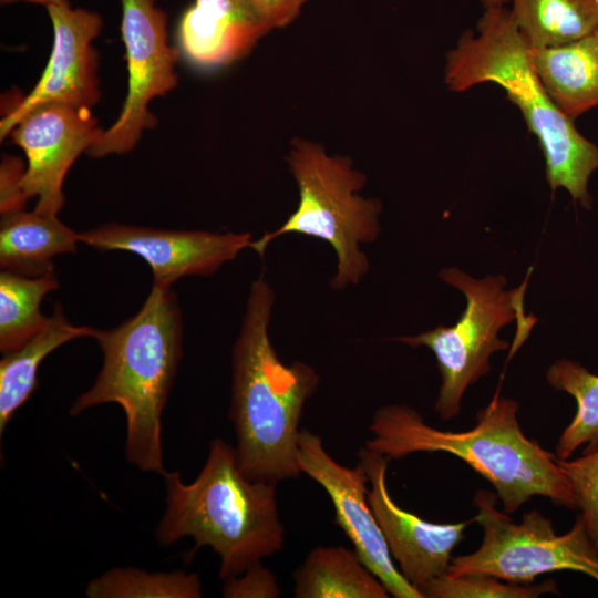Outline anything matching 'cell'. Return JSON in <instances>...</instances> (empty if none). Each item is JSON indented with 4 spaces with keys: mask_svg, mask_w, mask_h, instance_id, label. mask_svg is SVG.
I'll use <instances>...</instances> for the list:
<instances>
[{
    "mask_svg": "<svg viewBox=\"0 0 598 598\" xmlns=\"http://www.w3.org/2000/svg\"><path fill=\"white\" fill-rule=\"evenodd\" d=\"M275 293L261 275L249 292L233 349L230 420L241 473L277 484L301 474L297 463L299 423L320 378L309 364H286L269 337Z\"/></svg>",
    "mask_w": 598,
    "mask_h": 598,
    "instance_id": "obj_1",
    "label": "cell"
},
{
    "mask_svg": "<svg viewBox=\"0 0 598 598\" xmlns=\"http://www.w3.org/2000/svg\"><path fill=\"white\" fill-rule=\"evenodd\" d=\"M517 410L515 400L499 396L497 391L477 412L472 429L452 432L429 425L408 405H384L372 417V437L365 447L390 460L419 452L453 454L493 485L507 514L534 496L548 498L556 506L577 508L557 456L524 434Z\"/></svg>",
    "mask_w": 598,
    "mask_h": 598,
    "instance_id": "obj_2",
    "label": "cell"
},
{
    "mask_svg": "<svg viewBox=\"0 0 598 598\" xmlns=\"http://www.w3.org/2000/svg\"><path fill=\"white\" fill-rule=\"evenodd\" d=\"M103 354L93 385L70 408L76 416L105 403L126 419L125 455L143 472L162 474V413L182 358L183 320L172 287L153 285L138 312L110 330L94 329Z\"/></svg>",
    "mask_w": 598,
    "mask_h": 598,
    "instance_id": "obj_3",
    "label": "cell"
},
{
    "mask_svg": "<svg viewBox=\"0 0 598 598\" xmlns=\"http://www.w3.org/2000/svg\"><path fill=\"white\" fill-rule=\"evenodd\" d=\"M533 48L504 6L485 8L476 31H465L448 51L445 83L454 92L493 82L520 110L529 132L539 142L546 178L555 190L565 188L573 200L590 209V175L598 169V146L584 137L574 121L553 103L533 62Z\"/></svg>",
    "mask_w": 598,
    "mask_h": 598,
    "instance_id": "obj_4",
    "label": "cell"
},
{
    "mask_svg": "<svg viewBox=\"0 0 598 598\" xmlns=\"http://www.w3.org/2000/svg\"><path fill=\"white\" fill-rule=\"evenodd\" d=\"M166 487V508L155 538L172 545L193 538L209 546L220 558L219 577L244 573L285 546L276 485L251 481L239 470L235 448L220 437L209 443L206 462L192 483L179 471L161 474Z\"/></svg>",
    "mask_w": 598,
    "mask_h": 598,
    "instance_id": "obj_5",
    "label": "cell"
},
{
    "mask_svg": "<svg viewBox=\"0 0 598 598\" xmlns=\"http://www.w3.org/2000/svg\"><path fill=\"white\" fill-rule=\"evenodd\" d=\"M299 192L295 212L276 230L252 240L250 248L264 256L269 244L285 234H300L327 241L338 265L333 289L357 285L370 262L360 245L378 238L381 203L358 194L365 176L347 156L329 155L311 141L295 138L287 156Z\"/></svg>",
    "mask_w": 598,
    "mask_h": 598,
    "instance_id": "obj_6",
    "label": "cell"
},
{
    "mask_svg": "<svg viewBox=\"0 0 598 598\" xmlns=\"http://www.w3.org/2000/svg\"><path fill=\"white\" fill-rule=\"evenodd\" d=\"M440 277L466 298L458 321L395 340L411 347H427L434 353L441 374L435 411L443 421H448L460 414L466 389L489 372L491 355L508 349L509 343L497 337L498 331L517 320L526 339L529 330L520 322L533 327L537 319L524 313L527 279L518 288L505 290L506 279L502 275L475 279L457 268H447Z\"/></svg>",
    "mask_w": 598,
    "mask_h": 598,
    "instance_id": "obj_7",
    "label": "cell"
},
{
    "mask_svg": "<svg viewBox=\"0 0 598 598\" xmlns=\"http://www.w3.org/2000/svg\"><path fill=\"white\" fill-rule=\"evenodd\" d=\"M496 497L484 489L475 494L473 520L483 529L482 544L471 554L453 557L446 574H484L528 584L546 573L573 570L598 581V553L580 515L566 534L557 535L551 520L535 509L515 523L497 509Z\"/></svg>",
    "mask_w": 598,
    "mask_h": 598,
    "instance_id": "obj_8",
    "label": "cell"
},
{
    "mask_svg": "<svg viewBox=\"0 0 598 598\" xmlns=\"http://www.w3.org/2000/svg\"><path fill=\"white\" fill-rule=\"evenodd\" d=\"M121 33L126 50L128 89L117 120L87 151L93 157L131 152L144 130L156 125L150 102L177 85L181 51L167 42L166 13L156 0H121Z\"/></svg>",
    "mask_w": 598,
    "mask_h": 598,
    "instance_id": "obj_9",
    "label": "cell"
},
{
    "mask_svg": "<svg viewBox=\"0 0 598 598\" xmlns=\"http://www.w3.org/2000/svg\"><path fill=\"white\" fill-rule=\"evenodd\" d=\"M297 463L329 495L336 524L353 545L360 560L395 598H423L395 567L382 530L368 503L369 477L361 462L354 467L338 463L318 434L300 430Z\"/></svg>",
    "mask_w": 598,
    "mask_h": 598,
    "instance_id": "obj_10",
    "label": "cell"
},
{
    "mask_svg": "<svg viewBox=\"0 0 598 598\" xmlns=\"http://www.w3.org/2000/svg\"><path fill=\"white\" fill-rule=\"evenodd\" d=\"M103 130L91 109L66 104L39 106L13 126L9 136L27 157L21 186L28 198L37 197L34 210L47 215L60 213L66 173Z\"/></svg>",
    "mask_w": 598,
    "mask_h": 598,
    "instance_id": "obj_11",
    "label": "cell"
},
{
    "mask_svg": "<svg viewBox=\"0 0 598 598\" xmlns=\"http://www.w3.org/2000/svg\"><path fill=\"white\" fill-rule=\"evenodd\" d=\"M47 9L53 25L49 62L29 94L1 118V140L39 106L66 104L92 109L100 100L99 56L92 43L100 34L101 17L85 9H73L68 0H59Z\"/></svg>",
    "mask_w": 598,
    "mask_h": 598,
    "instance_id": "obj_12",
    "label": "cell"
},
{
    "mask_svg": "<svg viewBox=\"0 0 598 598\" xmlns=\"http://www.w3.org/2000/svg\"><path fill=\"white\" fill-rule=\"evenodd\" d=\"M79 241L100 250H126L151 267L153 285L172 287L186 276H208L252 243L248 233H210L104 224L79 233Z\"/></svg>",
    "mask_w": 598,
    "mask_h": 598,
    "instance_id": "obj_13",
    "label": "cell"
},
{
    "mask_svg": "<svg viewBox=\"0 0 598 598\" xmlns=\"http://www.w3.org/2000/svg\"><path fill=\"white\" fill-rule=\"evenodd\" d=\"M370 483L368 503L403 577L420 592L447 573L452 551L474 522L432 523L401 508L386 486L390 458L365 446L359 452Z\"/></svg>",
    "mask_w": 598,
    "mask_h": 598,
    "instance_id": "obj_14",
    "label": "cell"
},
{
    "mask_svg": "<svg viewBox=\"0 0 598 598\" xmlns=\"http://www.w3.org/2000/svg\"><path fill=\"white\" fill-rule=\"evenodd\" d=\"M270 30L248 0H195L181 17L178 49L205 69L245 58Z\"/></svg>",
    "mask_w": 598,
    "mask_h": 598,
    "instance_id": "obj_15",
    "label": "cell"
},
{
    "mask_svg": "<svg viewBox=\"0 0 598 598\" xmlns=\"http://www.w3.org/2000/svg\"><path fill=\"white\" fill-rule=\"evenodd\" d=\"M533 62L546 93L569 120L598 106V29L567 44L533 50Z\"/></svg>",
    "mask_w": 598,
    "mask_h": 598,
    "instance_id": "obj_16",
    "label": "cell"
},
{
    "mask_svg": "<svg viewBox=\"0 0 598 598\" xmlns=\"http://www.w3.org/2000/svg\"><path fill=\"white\" fill-rule=\"evenodd\" d=\"M79 234L58 215L19 210L1 215L0 266L24 277L53 271L52 258L76 251Z\"/></svg>",
    "mask_w": 598,
    "mask_h": 598,
    "instance_id": "obj_17",
    "label": "cell"
},
{
    "mask_svg": "<svg viewBox=\"0 0 598 598\" xmlns=\"http://www.w3.org/2000/svg\"><path fill=\"white\" fill-rule=\"evenodd\" d=\"M94 329L74 326L62 307L54 305L45 326L21 347L3 353L0 361V433L38 386L37 373L43 359L62 344L92 337Z\"/></svg>",
    "mask_w": 598,
    "mask_h": 598,
    "instance_id": "obj_18",
    "label": "cell"
},
{
    "mask_svg": "<svg viewBox=\"0 0 598 598\" xmlns=\"http://www.w3.org/2000/svg\"><path fill=\"white\" fill-rule=\"evenodd\" d=\"M293 577L296 598L390 597L357 553L342 546L313 548Z\"/></svg>",
    "mask_w": 598,
    "mask_h": 598,
    "instance_id": "obj_19",
    "label": "cell"
},
{
    "mask_svg": "<svg viewBox=\"0 0 598 598\" xmlns=\"http://www.w3.org/2000/svg\"><path fill=\"white\" fill-rule=\"evenodd\" d=\"M511 14L534 49L579 40L598 29V0H509Z\"/></svg>",
    "mask_w": 598,
    "mask_h": 598,
    "instance_id": "obj_20",
    "label": "cell"
},
{
    "mask_svg": "<svg viewBox=\"0 0 598 598\" xmlns=\"http://www.w3.org/2000/svg\"><path fill=\"white\" fill-rule=\"evenodd\" d=\"M59 287L54 271L24 277L7 270L0 274V350H16L38 333L49 317L42 315L44 296Z\"/></svg>",
    "mask_w": 598,
    "mask_h": 598,
    "instance_id": "obj_21",
    "label": "cell"
},
{
    "mask_svg": "<svg viewBox=\"0 0 598 598\" xmlns=\"http://www.w3.org/2000/svg\"><path fill=\"white\" fill-rule=\"evenodd\" d=\"M548 383L557 391L570 394L577 412L560 434L555 455L568 460L584 446V454L598 450V375L582 364L568 359L555 361L547 370Z\"/></svg>",
    "mask_w": 598,
    "mask_h": 598,
    "instance_id": "obj_22",
    "label": "cell"
},
{
    "mask_svg": "<svg viewBox=\"0 0 598 598\" xmlns=\"http://www.w3.org/2000/svg\"><path fill=\"white\" fill-rule=\"evenodd\" d=\"M203 586L197 574L150 573L135 567H115L92 579L89 598H199Z\"/></svg>",
    "mask_w": 598,
    "mask_h": 598,
    "instance_id": "obj_23",
    "label": "cell"
},
{
    "mask_svg": "<svg viewBox=\"0 0 598 598\" xmlns=\"http://www.w3.org/2000/svg\"><path fill=\"white\" fill-rule=\"evenodd\" d=\"M423 598H536L544 594L559 595L553 579L538 585L506 581L484 574H445L433 579L421 591Z\"/></svg>",
    "mask_w": 598,
    "mask_h": 598,
    "instance_id": "obj_24",
    "label": "cell"
},
{
    "mask_svg": "<svg viewBox=\"0 0 598 598\" xmlns=\"http://www.w3.org/2000/svg\"><path fill=\"white\" fill-rule=\"evenodd\" d=\"M575 494L580 518L598 553V450L568 461L557 458Z\"/></svg>",
    "mask_w": 598,
    "mask_h": 598,
    "instance_id": "obj_25",
    "label": "cell"
},
{
    "mask_svg": "<svg viewBox=\"0 0 598 598\" xmlns=\"http://www.w3.org/2000/svg\"><path fill=\"white\" fill-rule=\"evenodd\" d=\"M224 580L223 596L226 598H276L281 595L276 576L261 561Z\"/></svg>",
    "mask_w": 598,
    "mask_h": 598,
    "instance_id": "obj_26",
    "label": "cell"
},
{
    "mask_svg": "<svg viewBox=\"0 0 598 598\" xmlns=\"http://www.w3.org/2000/svg\"><path fill=\"white\" fill-rule=\"evenodd\" d=\"M25 166L21 158L3 155L0 167V212L1 215L23 210L29 199L21 186Z\"/></svg>",
    "mask_w": 598,
    "mask_h": 598,
    "instance_id": "obj_27",
    "label": "cell"
},
{
    "mask_svg": "<svg viewBox=\"0 0 598 598\" xmlns=\"http://www.w3.org/2000/svg\"><path fill=\"white\" fill-rule=\"evenodd\" d=\"M271 31L285 28L299 16L307 0H248Z\"/></svg>",
    "mask_w": 598,
    "mask_h": 598,
    "instance_id": "obj_28",
    "label": "cell"
},
{
    "mask_svg": "<svg viewBox=\"0 0 598 598\" xmlns=\"http://www.w3.org/2000/svg\"><path fill=\"white\" fill-rule=\"evenodd\" d=\"M2 4H9V3H13V2H30V3H37V4H42V6H50L54 2H58L59 0H0Z\"/></svg>",
    "mask_w": 598,
    "mask_h": 598,
    "instance_id": "obj_29",
    "label": "cell"
},
{
    "mask_svg": "<svg viewBox=\"0 0 598 598\" xmlns=\"http://www.w3.org/2000/svg\"><path fill=\"white\" fill-rule=\"evenodd\" d=\"M509 0H482L485 7L504 6Z\"/></svg>",
    "mask_w": 598,
    "mask_h": 598,
    "instance_id": "obj_30",
    "label": "cell"
}]
</instances>
